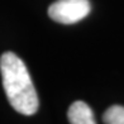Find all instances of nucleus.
<instances>
[{"label":"nucleus","mask_w":124,"mask_h":124,"mask_svg":"<svg viewBox=\"0 0 124 124\" xmlns=\"http://www.w3.org/2000/svg\"><path fill=\"white\" fill-rule=\"evenodd\" d=\"M0 72L5 94L14 110L23 115L36 114L39 101L24 62L15 53L5 52L0 57Z\"/></svg>","instance_id":"f257e3e1"},{"label":"nucleus","mask_w":124,"mask_h":124,"mask_svg":"<svg viewBox=\"0 0 124 124\" xmlns=\"http://www.w3.org/2000/svg\"><path fill=\"white\" fill-rule=\"evenodd\" d=\"M90 10L89 0H57L48 8V15L57 23L74 24L86 18Z\"/></svg>","instance_id":"f03ea898"},{"label":"nucleus","mask_w":124,"mask_h":124,"mask_svg":"<svg viewBox=\"0 0 124 124\" xmlns=\"http://www.w3.org/2000/svg\"><path fill=\"white\" fill-rule=\"evenodd\" d=\"M70 124H96L91 108L85 101H75L67 111Z\"/></svg>","instance_id":"7ed1b4c3"},{"label":"nucleus","mask_w":124,"mask_h":124,"mask_svg":"<svg viewBox=\"0 0 124 124\" xmlns=\"http://www.w3.org/2000/svg\"><path fill=\"white\" fill-rule=\"evenodd\" d=\"M103 120L105 124H124V106L122 105H113L106 109Z\"/></svg>","instance_id":"20e7f679"}]
</instances>
